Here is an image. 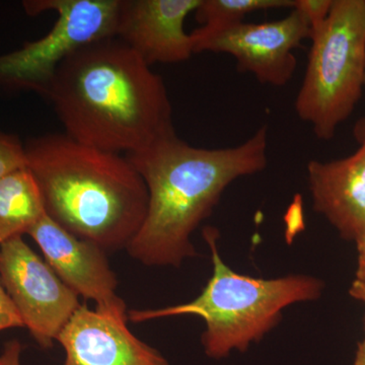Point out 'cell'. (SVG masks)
Masks as SVG:
<instances>
[{
	"mask_svg": "<svg viewBox=\"0 0 365 365\" xmlns=\"http://www.w3.org/2000/svg\"><path fill=\"white\" fill-rule=\"evenodd\" d=\"M26 165V146L16 135L0 131V179Z\"/></svg>",
	"mask_w": 365,
	"mask_h": 365,
	"instance_id": "cell-15",
	"label": "cell"
},
{
	"mask_svg": "<svg viewBox=\"0 0 365 365\" xmlns=\"http://www.w3.org/2000/svg\"><path fill=\"white\" fill-rule=\"evenodd\" d=\"M194 52L225 53L237 60V71L253 73L262 83L283 86L297 69L294 50L311 39L309 21L297 9L280 20L261 24L240 21L213 31L190 34Z\"/></svg>",
	"mask_w": 365,
	"mask_h": 365,
	"instance_id": "cell-8",
	"label": "cell"
},
{
	"mask_svg": "<svg viewBox=\"0 0 365 365\" xmlns=\"http://www.w3.org/2000/svg\"><path fill=\"white\" fill-rule=\"evenodd\" d=\"M268 128L228 148H194L175 135L126 157L148 192V211L126 250L148 267L179 268L196 257L191 235L210 216L225 190L267 167Z\"/></svg>",
	"mask_w": 365,
	"mask_h": 365,
	"instance_id": "cell-2",
	"label": "cell"
},
{
	"mask_svg": "<svg viewBox=\"0 0 365 365\" xmlns=\"http://www.w3.org/2000/svg\"><path fill=\"white\" fill-rule=\"evenodd\" d=\"M354 365H365V341L360 342L355 353Z\"/></svg>",
	"mask_w": 365,
	"mask_h": 365,
	"instance_id": "cell-22",
	"label": "cell"
},
{
	"mask_svg": "<svg viewBox=\"0 0 365 365\" xmlns=\"http://www.w3.org/2000/svg\"><path fill=\"white\" fill-rule=\"evenodd\" d=\"M25 146L26 167L54 222L105 252L128 247L145 218L148 192L126 155L66 133L46 134Z\"/></svg>",
	"mask_w": 365,
	"mask_h": 365,
	"instance_id": "cell-3",
	"label": "cell"
},
{
	"mask_svg": "<svg viewBox=\"0 0 365 365\" xmlns=\"http://www.w3.org/2000/svg\"><path fill=\"white\" fill-rule=\"evenodd\" d=\"M357 248V270L355 281L365 284V232L355 240Z\"/></svg>",
	"mask_w": 365,
	"mask_h": 365,
	"instance_id": "cell-19",
	"label": "cell"
},
{
	"mask_svg": "<svg viewBox=\"0 0 365 365\" xmlns=\"http://www.w3.org/2000/svg\"><path fill=\"white\" fill-rule=\"evenodd\" d=\"M349 294L351 295L353 299H359L365 304V284L364 283L353 281L351 287H350Z\"/></svg>",
	"mask_w": 365,
	"mask_h": 365,
	"instance_id": "cell-20",
	"label": "cell"
},
{
	"mask_svg": "<svg viewBox=\"0 0 365 365\" xmlns=\"http://www.w3.org/2000/svg\"><path fill=\"white\" fill-rule=\"evenodd\" d=\"M334 0H294V7L297 9L309 21L312 33L318 30L325 23Z\"/></svg>",
	"mask_w": 365,
	"mask_h": 365,
	"instance_id": "cell-16",
	"label": "cell"
},
{
	"mask_svg": "<svg viewBox=\"0 0 365 365\" xmlns=\"http://www.w3.org/2000/svg\"><path fill=\"white\" fill-rule=\"evenodd\" d=\"M21 351H23V345L21 344L20 341H9L0 352V365H21Z\"/></svg>",
	"mask_w": 365,
	"mask_h": 365,
	"instance_id": "cell-18",
	"label": "cell"
},
{
	"mask_svg": "<svg viewBox=\"0 0 365 365\" xmlns=\"http://www.w3.org/2000/svg\"><path fill=\"white\" fill-rule=\"evenodd\" d=\"M364 86H365V72H364Z\"/></svg>",
	"mask_w": 365,
	"mask_h": 365,
	"instance_id": "cell-23",
	"label": "cell"
},
{
	"mask_svg": "<svg viewBox=\"0 0 365 365\" xmlns=\"http://www.w3.org/2000/svg\"><path fill=\"white\" fill-rule=\"evenodd\" d=\"M121 0H29L26 13L53 11L58 18L44 37L0 55V86L47 97L60 64L81 48L116 37Z\"/></svg>",
	"mask_w": 365,
	"mask_h": 365,
	"instance_id": "cell-6",
	"label": "cell"
},
{
	"mask_svg": "<svg viewBox=\"0 0 365 365\" xmlns=\"http://www.w3.org/2000/svg\"><path fill=\"white\" fill-rule=\"evenodd\" d=\"M353 135L359 143L365 139V117L361 118L355 124L354 129H353Z\"/></svg>",
	"mask_w": 365,
	"mask_h": 365,
	"instance_id": "cell-21",
	"label": "cell"
},
{
	"mask_svg": "<svg viewBox=\"0 0 365 365\" xmlns=\"http://www.w3.org/2000/svg\"><path fill=\"white\" fill-rule=\"evenodd\" d=\"M204 239L212 258V276L191 302L155 309L128 311V321L143 323L177 316H197L205 322L201 337L209 359H222L245 352L263 339L282 318L283 309L321 297L324 282L309 275L263 279L242 275L228 267L217 250L215 228L206 227Z\"/></svg>",
	"mask_w": 365,
	"mask_h": 365,
	"instance_id": "cell-4",
	"label": "cell"
},
{
	"mask_svg": "<svg viewBox=\"0 0 365 365\" xmlns=\"http://www.w3.org/2000/svg\"><path fill=\"white\" fill-rule=\"evenodd\" d=\"M311 40L295 111L312 125L314 135L330 140L354 111L364 86V0H334Z\"/></svg>",
	"mask_w": 365,
	"mask_h": 365,
	"instance_id": "cell-5",
	"label": "cell"
},
{
	"mask_svg": "<svg viewBox=\"0 0 365 365\" xmlns=\"http://www.w3.org/2000/svg\"><path fill=\"white\" fill-rule=\"evenodd\" d=\"M28 235L60 279L78 297L95 302L101 313L128 319L126 304L117 294L116 274L104 250L72 235L48 215Z\"/></svg>",
	"mask_w": 365,
	"mask_h": 365,
	"instance_id": "cell-9",
	"label": "cell"
},
{
	"mask_svg": "<svg viewBox=\"0 0 365 365\" xmlns=\"http://www.w3.org/2000/svg\"><path fill=\"white\" fill-rule=\"evenodd\" d=\"M46 215L42 192L28 167L0 179V245L29 234Z\"/></svg>",
	"mask_w": 365,
	"mask_h": 365,
	"instance_id": "cell-13",
	"label": "cell"
},
{
	"mask_svg": "<svg viewBox=\"0 0 365 365\" xmlns=\"http://www.w3.org/2000/svg\"><path fill=\"white\" fill-rule=\"evenodd\" d=\"M352 155L332 162L311 160L307 182L314 210L346 241L365 232V139Z\"/></svg>",
	"mask_w": 365,
	"mask_h": 365,
	"instance_id": "cell-12",
	"label": "cell"
},
{
	"mask_svg": "<svg viewBox=\"0 0 365 365\" xmlns=\"http://www.w3.org/2000/svg\"><path fill=\"white\" fill-rule=\"evenodd\" d=\"M47 98L66 135L100 150L130 155L176 134L162 76L117 37L67 57Z\"/></svg>",
	"mask_w": 365,
	"mask_h": 365,
	"instance_id": "cell-1",
	"label": "cell"
},
{
	"mask_svg": "<svg viewBox=\"0 0 365 365\" xmlns=\"http://www.w3.org/2000/svg\"><path fill=\"white\" fill-rule=\"evenodd\" d=\"M14 328H25V326L0 281V332Z\"/></svg>",
	"mask_w": 365,
	"mask_h": 365,
	"instance_id": "cell-17",
	"label": "cell"
},
{
	"mask_svg": "<svg viewBox=\"0 0 365 365\" xmlns=\"http://www.w3.org/2000/svg\"><path fill=\"white\" fill-rule=\"evenodd\" d=\"M127 322L81 304L57 337L66 353L62 365H170Z\"/></svg>",
	"mask_w": 365,
	"mask_h": 365,
	"instance_id": "cell-11",
	"label": "cell"
},
{
	"mask_svg": "<svg viewBox=\"0 0 365 365\" xmlns=\"http://www.w3.org/2000/svg\"><path fill=\"white\" fill-rule=\"evenodd\" d=\"M0 281L25 328L49 349L81 306L51 266L16 237L0 245Z\"/></svg>",
	"mask_w": 365,
	"mask_h": 365,
	"instance_id": "cell-7",
	"label": "cell"
},
{
	"mask_svg": "<svg viewBox=\"0 0 365 365\" xmlns=\"http://www.w3.org/2000/svg\"><path fill=\"white\" fill-rule=\"evenodd\" d=\"M200 4L201 0H121L116 37L150 66L187 61L195 52L184 23Z\"/></svg>",
	"mask_w": 365,
	"mask_h": 365,
	"instance_id": "cell-10",
	"label": "cell"
},
{
	"mask_svg": "<svg viewBox=\"0 0 365 365\" xmlns=\"http://www.w3.org/2000/svg\"><path fill=\"white\" fill-rule=\"evenodd\" d=\"M294 0H201L196 9V18L203 24L196 29L200 33H210L225 26L242 21L247 14L267 9L294 7Z\"/></svg>",
	"mask_w": 365,
	"mask_h": 365,
	"instance_id": "cell-14",
	"label": "cell"
},
{
	"mask_svg": "<svg viewBox=\"0 0 365 365\" xmlns=\"http://www.w3.org/2000/svg\"><path fill=\"white\" fill-rule=\"evenodd\" d=\"M364 2H365V0H364Z\"/></svg>",
	"mask_w": 365,
	"mask_h": 365,
	"instance_id": "cell-24",
	"label": "cell"
}]
</instances>
